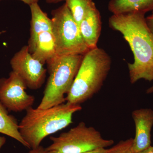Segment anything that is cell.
Returning <instances> with one entry per match:
<instances>
[{
  "instance_id": "obj_1",
  "label": "cell",
  "mask_w": 153,
  "mask_h": 153,
  "mask_svg": "<svg viewBox=\"0 0 153 153\" xmlns=\"http://www.w3.org/2000/svg\"><path fill=\"white\" fill-rule=\"evenodd\" d=\"M145 16L138 12L113 15L108 21L110 27L121 33L133 53L134 62L128 65L131 84L141 79L153 81V36Z\"/></svg>"
},
{
  "instance_id": "obj_2",
  "label": "cell",
  "mask_w": 153,
  "mask_h": 153,
  "mask_svg": "<svg viewBox=\"0 0 153 153\" xmlns=\"http://www.w3.org/2000/svg\"><path fill=\"white\" fill-rule=\"evenodd\" d=\"M82 109L80 105L67 102L45 109L31 107L19 124V131L30 149H35L46 137L72 123L73 115Z\"/></svg>"
},
{
  "instance_id": "obj_3",
  "label": "cell",
  "mask_w": 153,
  "mask_h": 153,
  "mask_svg": "<svg viewBox=\"0 0 153 153\" xmlns=\"http://www.w3.org/2000/svg\"><path fill=\"white\" fill-rule=\"evenodd\" d=\"M111 63V58L103 49L97 47L86 52L66 94V102L80 105L98 93L109 73Z\"/></svg>"
},
{
  "instance_id": "obj_4",
  "label": "cell",
  "mask_w": 153,
  "mask_h": 153,
  "mask_svg": "<svg viewBox=\"0 0 153 153\" xmlns=\"http://www.w3.org/2000/svg\"><path fill=\"white\" fill-rule=\"evenodd\" d=\"M84 55L56 56L47 62L49 76L38 108L45 109L66 102Z\"/></svg>"
},
{
  "instance_id": "obj_5",
  "label": "cell",
  "mask_w": 153,
  "mask_h": 153,
  "mask_svg": "<svg viewBox=\"0 0 153 153\" xmlns=\"http://www.w3.org/2000/svg\"><path fill=\"white\" fill-rule=\"evenodd\" d=\"M52 15L56 56L84 55L89 51L81 36L79 25L65 3L53 10Z\"/></svg>"
},
{
  "instance_id": "obj_6",
  "label": "cell",
  "mask_w": 153,
  "mask_h": 153,
  "mask_svg": "<svg viewBox=\"0 0 153 153\" xmlns=\"http://www.w3.org/2000/svg\"><path fill=\"white\" fill-rule=\"evenodd\" d=\"M52 143L48 150L56 153H82L98 148H106L114 143L112 140L105 139L94 128L80 122L68 131L57 137H51Z\"/></svg>"
},
{
  "instance_id": "obj_7",
  "label": "cell",
  "mask_w": 153,
  "mask_h": 153,
  "mask_svg": "<svg viewBox=\"0 0 153 153\" xmlns=\"http://www.w3.org/2000/svg\"><path fill=\"white\" fill-rule=\"evenodd\" d=\"M27 88L23 79L12 71L8 77L0 79V102L10 111L27 110L35 101V97L26 92Z\"/></svg>"
},
{
  "instance_id": "obj_8",
  "label": "cell",
  "mask_w": 153,
  "mask_h": 153,
  "mask_svg": "<svg viewBox=\"0 0 153 153\" xmlns=\"http://www.w3.org/2000/svg\"><path fill=\"white\" fill-rule=\"evenodd\" d=\"M10 63L13 71L23 79L28 88L37 90L44 84L47 70L44 64L32 56L27 45L14 55Z\"/></svg>"
},
{
  "instance_id": "obj_9",
  "label": "cell",
  "mask_w": 153,
  "mask_h": 153,
  "mask_svg": "<svg viewBox=\"0 0 153 153\" xmlns=\"http://www.w3.org/2000/svg\"><path fill=\"white\" fill-rule=\"evenodd\" d=\"M132 117L135 127L132 151L133 153H137L151 146L153 110L149 108L136 109L132 112Z\"/></svg>"
},
{
  "instance_id": "obj_10",
  "label": "cell",
  "mask_w": 153,
  "mask_h": 153,
  "mask_svg": "<svg viewBox=\"0 0 153 153\" xmlns=\"http://www.w3.org/2000/svg\"><path fill=\"white\" fill-rule=\"evenodd\" d=\"M83 41L90 49L97 47L102 29L101 16L95 4L88 10L79 25Z\"/></svg>"
},
{
  "instance_id": "obj_11",
  "label": "cell",
  "mask_w": 153,
  "mask_h": 153,
  "mask_svg": "<svg viewBox=\"0 0 153 153\" xmlns=\"http://www.w3.org/2000/svg\"><path fill=\"white\" fill-rule=\"evenodd\" d=\"M30 6L31 13L30 37L28 41L29 51L33 52L38 34L44 31H52V22L46 13L42 10L38 3Z\"/></svg>"
},
{
  "instance_id": "obj_12",
  "label": "cell",
  "mask_w": 153,
  "mask_h": 153,
  "mask_svg": "<svg viewBox=\"0 0 153 153\" xmlns=\"http://www.w3.org/2000/svg\"><path fill=\"white\" fill-rule=\"evenodd\" d=\"M31 55L44 65L56 56L55 39L52 31H44L38 34Z\"/></svg>"
},
{
  "instance_id": "obj_13",
  "label": "cell",
  "mask_w": 153,
  "mask_h": 153,
  "mask_svg": "<svg viewBox=\"0 0 153 153\" xmlns=\"http://www.w3.org/2000/svg\"><path fill=\"white\" fill-rule=\"evenodd\" d=\"M108 9L113 15L134 12L146 14L153 10V0H110Z\"/></svg>"
},
{
  "instance_id": "obj_14",
  "label": "cell",
  "mask_w": 153,
  "mask_h": 153,
  "mask_svg": "<svg viewBox=\"0 0 153 153\" xmlns=\"http://www.w3.org/2000/svg\"><path fill=\"white\" fill-rule=\"evenodd\" d=\"M0 133L4 134L18 141L24 146L30 149L23 139L19 130V124L14 117L9 114L7 108L0 102Z\"/></svg>"
},
{
  "instance_id": "obj_15",
  "label": "cell",
  "mask_w": 153,
  "mask_h": 153,
  "mask_svg": "<svg viewBox=\"0 0 153 153\" xmlns=\"http://www.w3.org/2000/svg\"><path fill=\"white\" fill-rule=\"evenodd\" d=\"M65 4L74 20L79 25L90 8L95 4L92 0H65Z\"/></svg>"
},
{
  "instance_id": "obj_16",
  "label": "cell",
  "mask_w": 153,
  "mask_h": 153,
  "mask_svg": "<svg viewBox=\"0 0 153 153\" xmlns=\"http://www.w3.org/2000/svg\"><path fill=\"white\" fill-rule=\"evenodd\" d=\"M133 138L128 139L126 140H122L116 145V149L114 153H133L132 146Z\"/></svg>"
},
{
  "instance_id": "obj_17",
  "label": "cell",
  "mask_w": 153,
  "mask_h": 153,
  "mask_svg": "<svg viewBox=\"0 0 153 153\" xmlns=\"http://www.w3.org/2000/svg\"><path fill=\"white\" fill-rule=\"evenodd\" d=\"M116 149V145H115L114 146L109 149L103 148H98V149H95L92 150L88 151L82 153H114Z\"/></svg>"
},
{
  "instance_id": "obj_18",
  "label": "cell",
  "mask_w": 153,
  "mask_h": 153,
  "mask_svg": "<svg viewBox=\"0 0 153 153\" xmlns=\"http://www.w3.org/2000/svg\"><path fill=\"white\" fill-rule=\"evenodd\" d=\"M28 153H56L52 151L48 150L47 148H44L40 145L38 147L35 149H30Z\"/></svg>"
},
{
  "instance_id": "obj_19",
  "label": "cell",
  "mask_w": 153,
  "mask_h": 153,
  "mask_svg": "<svg viewBox=\"0 0 153 153\" xmlns=\"http://www.w3.org/2000/svg\"><path fill=\"white\" fill-rule=\"evenodd\" d=\"M146 22L149 30L153 36V17L149 16L146 18Z\"/></svg>"
},
{
  "instance_id": "obj_20",
  "label": "cell",
  "mask_w": 153,
  "mask_h": 153,
  "mask_svg": "<svg viewBox=\"0 0 153 153\" xmlns=\"http://www.w3.org/2000/svg\"><path fill=\"white\" fill-rule=\"evenodd\" d=\"M1 1V0H0V1ZM19 1H22L25 3V4L30 6L32 4H34V3H38L39 0H19Z\"/></svg>"
},
{
  "instance_id": "obj_21",
  "label": "cell",
  "mask_w": 153,
  "mask_h": 153,
  "mask_svg": "<svg viewBox=\"0 0 153 153\" xmlns=\"http://www.w3.org/2000/svg\"><path fill=\"white\" fill-rule=\"evenodd\" d=\"M137 153H153V146H150L147 149Z\"/></svg>"
},
{
  "instance_id": "obj_22",
  "label": "cell",
  "mask_w": 153,
  "mask_h": 153,
  "mask_svg": "<svg viewBox=\"0 0 153 153\" xmlns=\"http://www.w3.org/2000/svg\"><path fill=\"white\" fill-rule=\"evenodd\" d=\"M6 142V139L4 137L1 136H0V150L1 149L5 144Z\"/></svg>"
},
{
  "instance_id": "obj_23",
  "label": "cell",
  "mask_w": 153,
  "mask_h": 153,
  "mask_svg": "<svg viewBox=\"0 0 153 153\" xmlns=\"http://www.w3.org/2000/svg\"><path fill=\"white\" fill-rule=\"evenodd\" d=\"M65 1V0H45L46 2L48 4H57Z\"/></svg>"
},
{
  "instance_id": "obj_24",
  "label": "cell",
  "mask_w": 153,
  "mask_h": 153,
  "mask_svg": "<svg viewBox=\"0 0 153 153\" xmlns=\"http://www.w3.org/2000/svg\"><path fill=\"white\" fill-rule=\"evenodd\" d=\"M146 93L148 94H151L153 93V85L148 88L147 90H146Z\"/></svg>"
},
{
  "instance_id": "obj_25",
  "label": "cell",
  "mask_w": 153,
  "mask_h": 153,
  "mask_svg": "<svg viewBox=\"0 0 153 153\" xmlns=\"http://www.w3.org/2000/svg\"><path fill=\"white\" fill-rule=\"evenodd\" d=\"M151 16H152L153 17V10L152 11V14L151 15Z\"/></svg>"
}]
</instances>
